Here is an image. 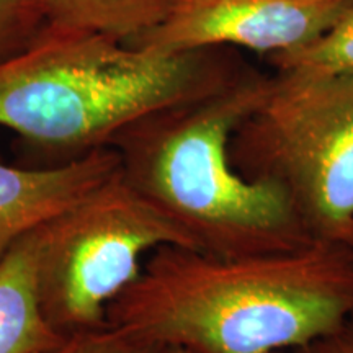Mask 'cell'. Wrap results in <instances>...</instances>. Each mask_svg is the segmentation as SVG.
<instances>
[{
	"instance_id": "cell-1",
	"label": "cell",
	"mask_w": 353,
	"mask_h": 353,
	"mask_svg": "<svg viewBox=\"0 0 353 353\" xmlns=\"http://www.w3.org/2000/svg\"><path fill=\"white\" fill-rule=\"evenodd\" d=\"M350 317L353 250L324 239L239 257L161 245L107 306L113 327L192 353L291 352Z\"/></svg>"
},
{
	"instance_id": "cell-2",
	"label": "cell",
	"mask_w": 353,
	"mask_h": 353,
	"mask_svg": "<svg viewBox=\"0 0 353 353\" xmlns=\"http://www.w3.org/2000/svg\"><path fill=\"white\" fill-rule=\"evenodd\" d=\"M239 72L218 48L148 52L88 30L48 25L0 64V126L25 167H59L101 148L139 118L196 99Z\"/></svg>"
},
{
	"instance_id": "cell-3",
	"label": "cell",
	"mask_w": 353,
	"mask_h": 353,
	"mask_svg": "<svg viewBox=\"0 0 353 353\" xmlns=\"http://www.w3.org/2000/svg\"><path fill=\"white\" fill-rule=\"evenodd\" d=\"M270 82L237 72L210 94L139 118L110 143L126 183L201 252L239 257L317 241L280 190L244 179L229 157L234 131Z\"/></svg>"
},
{
	"instance_id": "cell-4",
	"label": "cell",
	"mask_w": 353,
	"mask_h": 353,
	"mask_svg": "<svg viewBox=\"0 0 353 353\" xmlns=\"http://www.w3.org/2000/svg\"><path fill=\"white\" fill-rule=\"evenodd\" d=\"M229 157L244 179L280 190L314 239L341 242L353 224V74L280 70Z\"/></svg>"
},
{
	"instance_id": "cell-5",
	"label": "cell",
	"mask_w": 353,
	"mask_h": 353,
	"mask_svg": "<svg viewBox=\"0 0 353 353\" xmlns=\"http://www.w3.org/2000/svg\"><path fill=\"white\" fill-rule=\"evenodd\" d=\"M161 245L195 249L118 170L43 224L37 294L44 319L63 335L107 325L108 303L139 276L141 257Z\"/></svg>"
},
{
	"instance_id": "cell-6",
	"label": "cell",
	"mask_w": 353,
	"mask_h": 353,
	"mask_svg": "<svg viewBox=\"0 0 353 353\" xmlns=\"http://www.w3.org/2000/svg\"><path fill=\"white\" fill-rule=\"evenodd\" d=\"M350 3L179 0L164 21L126 46L172 54L231 44L275 56L314 41L334 25Z\"/></svg>"
},
{
	"instance_id": "cell-7",
	"label": "cell",
	"mask_w": 353,
	"mask_h": 353,
	"mask_svg": "<svg viewBox=\"0 0 353 353\" xmlns=\"http://www.w3.org/2000/svg\"><path fill=\"white\" fill-rule=\"evenodd\" d=\"M118 170L120 156L113 148L59 167L0 162V262L21 237L64 213Z\"/></svg>"
},
{
	"instance_id": "cell-8",
	"label": "cell",
	"mask_w": 353,
	"mask_h": 353,
	"mask_svg": "<svg viewBox=\"0 0 353 353\" xmlns=\"http://www.w3.org/2000/svg\"><path fill=\"white\" fill-rule=\"evenodd\" d=\"M41 228L21 237L0 262V353H41L65 337L48 324L38 303Z\"/></svg>"
},
{
	"instance_id": "cell-9",
	"label": "cell",
	"mask_w": 353,
	"mask_h": 353,
	"mask_svg": "<svg viewBox=\"0 0 353 353\" xmlns=\"http://www.w3.org/2000/svg\"><path fill=\"white\" fill-rule=\"evenodd\" d=\"M52 25L108 34L128 44L172 12L179 0H34Z\"/></svg>"
},
{
	"instance_id": "cell-10",
	"label": "cell",
	"mask_w": 353,
	"mask_h": 353,
	"mask_svg": "<svg viewBox=\"0 0 353 353\" xmlns=\"http://www.w3.org/2000/svg\"><path fill=\"white\" fill-rule=\"evenodd\" d=\"M280 70L353 74V2L319 38L299 50L273 56Z\"/></svg>"
},
{
	"instance_id": "cell-11",
	"label": "cell",
	"mask_w": 353,
	"mask_h": 353,
	"mask_svg": "<svg viewBox=\"0 0 353 353\" xmlns=\"http://www.w3.org/2000/svg\"><path fill=\"white\" fill-rule=\"evenodd\" d=\"M48 25L34 0H0V64L30 50Z\"/></svg>"
},
{
	"instance_id": "cell-12",
	"label": "cell",
	"mask_w": 353,
	"mask_h": 353,
	"mask_svg": "<svg viewBox=\"0 0 353 353\" xmlns=\"http://www.w3.org/2000/svg\"><path fill=\"white\" fill-rule=\"evenodd\" d=\"M41 353H169V348L107 324L65 335L56 347Z\"/></svg>"
},
{
	"instance_id": "cell-13",
	"label": "cell",
	"mask_w": 353,
	"mask_h": 353,
	"mask_svg": "<svg viewBox=\"0 0 353 353\" xmlns=\"http://www.w3.org/2000/svg\"><path fill=\"white\" fill-rule=\"evenodd\" d=\"M290 353H353V317L347 319L332 332L294 348Z\"/></svg>"
},
{
	"instance_id": "cell-14",
	"label": "cell",
	"mask_w": 353,
	"mask_h": 353,
	"mask_svg": "<svg viewBox=\"0 0 353 353\" xmlns=\"http://www.w3.org/2000/svg\"><path fill=\"white\" fill-rule=\"evenodd\" d=\"M341 242H343V244H345L347 247H350V249L353 250V224L347 229L345 234H343Z\"/></svg>"
},
{
	"instance_id": "cell-15",
	"label": "cell",
	"mask_w": 353,
	"mask_h": 353,
	"mask_svg": "<svg viewBox=\"0 0 353 353\" xmlns=\"http://www.w3.org/2000/svg\"><path fill=\"white\" fill-rule=\"evenodd\" d=\"M298 2H306V3H330V6H335V3H348V2H353V0H298Z\"/></svg>"
},
{
	"instance_id": "cell-16",
	"label": "cell",
	"mask_w": 353,
	"mask_h": 353,
	"mask_svg": "<svg viewBox=\"0 0 353 353\" xmlns=\"http://www.w3.org/2000/svg\"><path fill=\"white\" fill-rule=\"evenodd\" d=\"M169 353H192V352L183 350V348H169ZM273 353H288V352H273Z\"/></svg>"
}]
</instances>
